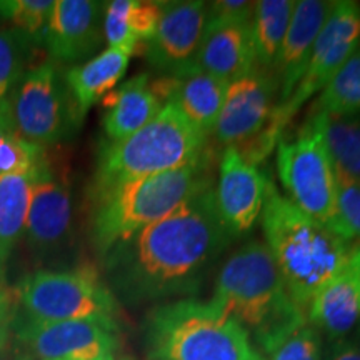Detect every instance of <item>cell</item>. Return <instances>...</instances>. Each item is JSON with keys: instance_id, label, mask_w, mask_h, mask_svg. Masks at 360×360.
Returning a JSON list of instances; mask_svg holds the SVG:
<instances>
[{"instance_id": "1", "label": "cell", "mask_w": 360, "mask_h": 360, "mask_svg": "<svg viewBox=\"0 0 360 360\" xmlns=\"http://www.w3.org/2000/svg\"><path fill=\"white\" fill-rule=\"evenodd\" d=\"M232 238L210 184L107 254L120 290L139 300L165 299L195 294L207 269Z\"/></svg>"}, {"instance_id": "2", "label": "cell", "mask_w": 360, "mask_h": 360, "mask_svg": "<svg viewBox=\"0 0 360 360\" xmlns=\"http://www.w3.org/2000/svg\"><path fill=\"white\" fill-rule=\"evenodd\" d=\"M212 304L240 323L252 344L269 355L307 323L262 242L244 245L224 264Z\"/></svg>"}, {"instance_id": "3", "label": "cell", "mask_w": 360, "mask_h": 360, "mask_svg": "<svg viewBox=\"0 0 360 360\" xmlns=\"http://www.w3.org/2000/svg\"><path fill=\"white\" fill-rule=\"evenodd\" d=\"M262 229L292 302L307 314L317 292L349 262L352 249L281 195L270 179L265 188Z\"/></svg>"}, {"instance_id": "4", "label": "cell", "mask_w": 360, "mask_h": 360, "mask_svg": "<svg viewBox=\"0 0 360 360\" xmlns=\"http://www.w3.org/2000/svg\"><path fill=\"white\" fill-rule=\"evenodd\" d=\"M209 155L169 172L129 180L96 195L92 219L94 244L102 254L129 240L148 225L159 222L212 184Z\"/></svg>"}, {"instance_id": "5", "label": "cell", "mask_w": 360, "mask_h": 360, "mask_svg": "<svg viewBox=\"0 0 360 360\" xmlns=\"http://www.w3.org/2000/svg\"><path fill=\"white\" fill-rule=\"evenodd\" d=\"M146 344L152 360H264L240 323L195 299L152 310Z\"/></svg>"}, {"instance_id": "6", "label": "cell", "mask_w": 360, "mask_h": 360, "mask_svg": "<svg viewBox=\"0 0 360 360\" xmlns=\"http://www.w3.org/2000/svg\"><path fill=\"white\" fill-rule=\"evenodd\" d=\"M207 135L177 107L165 103L146 127L122 142L103 143L96 172V195L129 180L195 164L207 154Z\"/></svg>"}, {"instance_id": "7", "label": "cell", "mask_w": 360, "mask_h": 360, "mask_svg": "<svg viewBox=\"0 0 360 360\" xmlns=\"http://www.w3.org/2000/svg\"><path fill=\"white\" fill-rule=\"evenodd\" d=\"M360 44V4L352 0L332 2L326 24L315 40L310 60L302 80L297 85L289 101L276 103L270 120L262 132L252 141V148L259 157L267 159L272 148L281 142L283 130L300 107L314 94L330 82L347 58Z\"/></svg>"}, {"instance_id": "8", "label": "cell", "mask_w": 360, "mask_h": 360, "mask_svg": "<svg viewBox=\"0 0 360 360\" xmlns=\"http://www.w3.org/2000/svg\"><path fill=\"white\" fill-rule=\"evenodd\" d=\"M17 297L27 319L39 322H117L115 297L92 270H39L22 278Z\"/></svg>"}, {"instance_id": "9", "label": "cell", "mask_w": 360, "mask_h": 360, "mask_svg": "<svg viewBox=\"0 0 360 360\" xmlns=\"http://www.w3.org/2000/svg\"><path fill=\"white\" fill-rule=\"evenodd\" d=\"M277 172L287 199L328 227L335 205V175L317 112L294 141L277 143Z\"/></svg>"}, {"instance_id": "10", "label": "cell", "mask_w": 360, "mask_h": 360, "mask_svg": "<svg viewBox=\"0 0 360 360\" xmlns=\"http://www.w3.org/2000/svg\"><path fill=\"white\" fill-rule=\"evenodd\" d=\"M11 107L15 134L40 147L62 141L75 115L67 87L51 62L27 72L17 85Z\"/></svg>"}, {"instance_id": "11", "label": "cell", "mask_w": 360, "mask_h": 360, "mask_svg": "<svg viewBox=\"0 0 360 360\" xmlns=\"http://www.w3.org/2000/svg\"><path fill=\"white\" fill-rule=\"evenodd\" d=\"M17 339L27 352L40 360H115L119 326L105 321L15 323Z\"/></svg>"}, {"instance_id": "12", "label": "cell", "mask_w": 360, "mask_h": 360, "mask_svg": "<svg viewBox=\"0 0 360 360\" xmlns=\"http://www.w3.org/2000/svg\"><path fill=\"white\" fill-rule=\"evenodd\" d=\"M277 77L254 69L227 85L214 134L225 147H240L267 127L276 107Z\"/></svg>"}, {"instance_id": "13", "label": "cell", "mask_w": 360, "mask_h": 360, "mask_svg": "<svg viewBox=\"0 0 360 360\" xmlns=\"http://www.w3.org/2000/svg\"><path fill=\"white\" fill-rule=\"evenodd\" d=\"M207 7L200 0L164 2L157 32L146 44L148 62L164 75L182 74L197 65L207 25Z\"/></svg>"}, {"instance_id": "14", "label": "cell", "mask_w": 360, "mask_h": 360, "mask_svg": "<svg viewBox=\"0 0 360 360\" xmlns=\"http://www.w3.org/2000/svg\"><path fill=\"white\" fill-rule=\"evenodd\" d=\"M267 175L250 165L236 147H225L219 165L215 200L220 219L233 237L249 232L262 214Z\"/></svg>"}, {"instance_id": "15", "label": "cell", "mask_w": 360, "mask_h": 360, "mask_svg": "<svg viewBox=\"0 0 360 360\" xmlns=\"http://www.w3.org/2000/svg\"><path fill=\"white\" fill-rule=\"evenodd\" d=\"M227 82L207 74L199 65L177 75H164L150 84L152 92L162 103H172L188 122L209 137L214 134L225 98Z\"/></svg>"}, {"instance_id": "16", "label": "cell", "mask_w": 360, "mask_h": 360, "mask_svg": "<svg viewBox=\"0 0 360 360\" xmlns=\"http://www.w3.org/2000/svg\"><path fill=\"white\" fill-rule=\"evenodd\" d=\"M102 7L90 0H56L44 44L53 60L75 62L101 44Z\"/></svg>"}, {"instance_id": "17", "label": "cell", "mask_w": 360, "mask_h": 360, "mask_svg": "<svg viewBox=\"0 0 360 360\" xmlns=\"http://www.w3.org/2000/svg\"><path fill=\"white\" fill-rule=\"evenodd\" d=\"M330 8L332 2H322V0H299L295 4L289 30L276 64L277 82L281 89L277 105L289 101L292 92L302 80L314 44L326 24Z\"/></svg>"}, {"instance_id": "18", "label": "cell", "mask_w": 360, "mask_h": 360, "mask_svg": "<svg viewBox=\"0 0 360 360\" xmlns=\"http://www.w3.org/2000/svg\"><path fill=\"white\" fill-rule=\"evenodd\" d=\"M72 197L65 182L52 174L47 160L35 179L25 233L35 249L47 250L60 244L70 231Z\"/></svg>"}, {"instance_id": "19", "label": "cell", "mask_w": 360, "mask_h": 360, "mask_svg": "<svg viewBox=\"0 0 360 360\" xmlns=\"http://www.w3.org/2000/svg\"><path fill=\"white\" fill-rule=\"evenodd\" d=\"M197 65L224 82L244 77L257 69L252 22L249 24H214L207 22Z\"/></svg>"}, {"instance_id": "20", "label": "cell", "mask_w": 360, "mask_h": 360, "mask_svg": "<svg viewBox=\"0 0 360 360\" xmlns=\"http://www.w3.org/2000/svg\"><path fill=\"white\" fill-rule=\"evenodd\" d=\"M309 322L334 342L354 330L360 321V272L350 262L332 277L307 310Z\"/></svg>"}, {"instance_id": "21", "label": "cell", "mask_w": 360, "mask_h": 360, "mask_svg": "<svg viewBox=\"0 0 360 360\" xmlns=\"http://www.w3.org/2000/svg\"><path fill=\"white\" fill-rule=\"evenodd\" d=\"M103 107L107 109L103 115L105 135L110 142H122L155 119L164 103L152 92L148 75L141 74L110 90L103 98Z\"/></svg>"}, {"instance_id": "22", "label": "cell", "mask_w": 360, "mask_h": 360, "mask_svg": "<svg viewBox=\"0 0 360 360\" xmlns=\"http://www.w3.org/2000/svg\"><path fill=\"white\" fill-rule=\"evenodd\" d=\"M130 56L119 49H107L92 60L74 67L65 74L67 89L79 115H85L102 96L114 90L129 67Z\"/></svg>"}, {"instance_id": "23", "label": "cell", "mask_w": 360, "mask_h": 360, "mask_svg": "<svg viewBox=\"0 0 360 360\" xmlns=\"http://www.w3.org/2000/svg\"><path fill=\"white\" fill-rule=\"evenodd\" d=\"M44 160L30 170L0 175V255L4 260L25 233L34 184Z\"/></svg>"}, {"instance_id": "24", "label": "cell", "mask_w": 360, "mask_h": 360, "mask_svg": "<svg viewBox=\"0 0 360 360\" xmlns=\"http://www.w3.org/2000/svg\"><path fill=\"white\" fill-rule=\"evenodd\" d=\"M294 0H260L252 17L255 60L262 69H276L278 53L289 30Z\"/></svg>"}, {"instance_id": "25", "label": "cell", "mask_w": 360, "mask_h": 360, "mask_svg": "<svg viewBox=\"0 0 360 360\" xmlns=\"http://www.w3.org/2000/svg\"><path fill=\"white\" fill-rule=\"evenodd\" d=\"M317 114L321 117L322 134L334 172L360 180V114Z\"/></svg>"}, {"instance_id": "26", "label": "cell", "mask_w": 360, "mask_h": 360, "mask_svg": "<svg viewBox=\"0 0 360 360\" xmlns=\"http://www.w3.org/2000/svg\"><path fill=\"white\" fill-rule=\"evenodd\" d=\"M317 112L327 115L360 114V45L323 87Z\"/></svg>"}, {"instance_id": "27", "label": "cell", "mask_w": 360, "mask_h": 360, "mask_svg": "<svg viewBox=\"0 0 360 360\" xmlns=\"http://www.w3.org/2000/svg\"><path fill=\"white\" fill-rule=\"evenodd\" d=\"M335 175V205L328 229L342 240H360V180Z\"/></svg>"}, {"instance_id": "28", "label": "cell", "mask_w": 360, "mask_h": 360, "mask_svg": "<svg viewBox=\"0 0 360 360\" xmlns=\"http://www.w3.org/2000/svg\"><path fill=\"white\" fill-rule=\"evenodd\" d=\"M56 0H7L0 2V15L13 22L19 32L34 42H44L47 22Z\"/></svg>"}, {"instance_id": "29", "label": "cell", "mask_w": 360, "mask_h": 360, "mask_svg": "<svg viewBox=\"0 0 360 360\" xmlns=\"http://www.w3.org/2000/svg\"><path fill=\"white\" fill-rule=\"evenodd\" d=\"M27 40L25 34L15 30L0 32V101L7 98V92L20 77Z\"/></svg>"}, {"instance_id": "30", "label": "cell", "mask_w": 360, "mask_h": 360, "mask_svg": "<svg viewBox=\"0 0 360 360\" xmlns=\"http://www.w3.org/2000/svg\"><path fill=\"white\" fill-rule=\"evenodd\" d=\"M132 0H114L105 8L103 19V34L110 49L127 52L129 56L137 53L141 42L134 37L129 27V11Z\"/></svg>"}, {"instance_id": "31", "label": "cell", "mask_w": 360, "mask_h": 360, "mask_svg": "<svg viewBox=\"0 0 360 360\" xmlns=\"http://www.w3.org/2000/svg\"><path fill=\"white\" fill-rule=\"evenodd\" d=\"M42 159H45L44 147L27 142L12 132L0 143V175L30 170Z\"/></svg>"}, {"instance_id": "32", "label": "cell", "mask_w": 360, "mask_h": 360, "mask_svg": "<svg viewBox=\"0 0 360 360\" xmlns=\"http://www.w3.org/2000/svg\"><path fill=\"white\" fill-rule=\"evenodd\" d=\"M270 360H322L321 332L305 323L269 355Z\"/></svg>"}, {"instance_id": "33", "label": "cell", "mask_w": 360, "mask_h": 360, "mask_svg": "<svg viewBox=\"0 0 360 360\" xmlns=\"http://www.w3.org/2000/svg\"><path fill=\"white\" fill-rule=\"evenodd\" d=\"M164 2H135L132 0L129 11L130 32L141 44H147L154 37L159 27Z\"/></svg>"}, {"instance_id": "34", "label": "cell", "mask_w": 360, "mask_h": 360, "mask_svg": "<svg viewBox=\"0 0 360 360\" xmlns=\"http://www.w3.org/2000/svg\"><path fill=\"white\" fill-rule=\"evenodd\" d=\"M255 11V2L244 0H219L207 7V22L214 24H249Z\"/></svg>"}, {"instance_id": "35", "label": "cell", "mask_w": 360, "mask_h": 360, "mask_svg": "<svg viewBox=\"0 0 360 360\" xmlns=\"http://www.w3.org/2000/svg\"><path fill=\"white\" fill-rule=\"evenodd\" d=\"M13 328V300L6 287L0 285V352L8 345Z\"/></svg>"}, {"instance_id": "36", "label": "cell", "mask_w": 360, "mask_h": 360, "mask_svg": "<svg viewBox=\"0 0 360 360\" xmlns=\"http://www.w3.org/2000/svg\"><path fill=\"white\" fill-rule=\"evenodd\" d=\"M322 360H360V354L354 349L349 340H337L332 345L330 352Z\"/></svg>"}, {"instance_id": "37", "label": "cell", "mask_w": 360, "mask_h": 360, "mask_svg": "<svg viewBox=\"0 0 360 360\" xmlns=\"http://www.w3.org/2000/svg\"><path fill=\"white\" fill-rule=\"evenodd\" d=\"M12 132H15V127H13L11 101L4 98V101H0V143Z\"/></svg>"}, {"instance_id": "38", "label": "cell", "mask_w": 360, "mask_h": 360, "mask_svg": "<svg viewBox=\"0 0 360 360\" xmlns=\"http://www.w3.org/2000/svg\"><path fill=\"white\" fill-rule=\"evenodd\" d=\"M0 360H32V355L27 352V350L12 347V345L8 344L7 347L0 352Z\"/></svg>"}, {"instance_id": "39", "label": "cell", "mask_w": 360, "mask_h": 360, "mask_svg": "<svg viewBox=\"0 0 360 360\" xmlns=\"http://www.w3.org/2000/svg\"><path fill=\"white\" fill-rule=\"evenodd\" d=\"M350 344H352L354 349L360 354V321H359L357 326H355V332H354L352 340H350Z\"/></svg>"}, {"instance_id": "40", "label": "cell", "mask_w": 360, "mask_h": 360, "mask_svg": "<svg viewBox=\"0 0 360 360\" xmlns=\"http://www.w3.org/2000/svg\"><path fill=\"white\" fill-rule=\"evenodd\" d=\"M350 262H352L360 272V245H357L355 249H352V252H350Z\"/></svg>"}, {"instance_id": "41", "label": "cell", "mask_w": 360, "mask_h": 360, "mask_svg": "<svg viewBox=\"0 0 360 360\" xmlns=\"http://www.w3.org/2000/svg\"><path fill=\"white\" fill-rule=\"evenodd\" d=\"M115 360H132V359H127V357H124V359H115Z\"/></svg>"}, {"instance_id": "42", "label": "cell", "mask_w": 360, "mask_h": 360, "mask_svg": "<svg viewBox=\"0 0 360 360\" xmlns=\"http://www.w3.org/2000/svg\"><path fill=\"white\" fill-rule=\"evenodd\" d=\"M2 260H4V257H2V255H0V262H2Z\"/></svg>"}]
</instances>
